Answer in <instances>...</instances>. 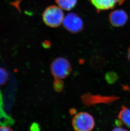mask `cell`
<instances>
[{"label":"cell","instance_id":"7a4b0ae2","mask_svg":"<svg viewBox=\"0 0 130 131\" xmlns=\"http://www.w3.org/2000/svg\"><path fill=\"white\" fill-rule=\"evenodd\" d=\"M72 125L75 131H89L93 129L95 123L91 115L83 112L75 114L72 119Z\"/></svg>","mask_w":130,"mask_h":131},{"label":"cell","instance_id":"6da1fadb","mask_svg":"<svg viewBox=\"0 0 130 131\" xmlns=\"http://www.w3.org/2000/svg\"><path fill=\"white\" fill-rule=\"evenodd\" d=\"M43 21L47 26L56 28L60 26L64 19V13L62 9L56 6H48L42 15Z\"/></svg>","mask_w":130,"mask_h":131},{"label":"cell","instance_id":"30bf717a","mask_svg":"<svg viewBox=\"0 0 130 131\" xmlns=\"http://www.w3.org/2000/svg\"><path fill=\"white\" fill-rule=\"evenodd\" d=\"M59 7L63 10L69 11L75 7L77 0H55Z\"/></svg>","mask_w":130,"mask_h":131},{"label":"cell","instance_id":"e0dca14e","mask_svg":"<svg viewBox=\"0 0 130 131\" xmlns=\"http://www.w3.org/2000/svg\"><path fill=\"white\" fill-rule=\"evenodd\" d=\"M44 47H45L46 48H48L50 46V43H49V42H46L45 43V45H44Z\"/></svg>","mask_w":130,"mask_h":131},{"label":"cell","instance_id":"8992f818","mask_svg":"<svg viewBox=\"0 0 130 131\" xmlns=\"http://www.w3.org/2000/svg\"><path fill=\"white\" fill-rule=\"evenodd\" d=\"M128 19V16L126 13L121 9L114 10L112 12L109 16V23L114 27L124 26Z\"/></svg>","mask_w":130,"mask_h":131},{"label":"cell","instance_id":"ba28073f","mask_svg":"<svg viewBox=\"0 0 130 131\" xmlns=\"http://www.w3.org/2000/svg\"><path fill=\"white\" fill-rule=\"evenodd\" d=\"M13 120L8 116L4 111L3 108L2 94L0 92V124L1 126H8L13 123Z\"/></svg>","mask_w":130,"mask_h":131},{"label":"cell","instance_id":"7c38bea8","mask_svg":"<svg viewBox=\"0 0 130 131\" xmlns=\"http://www.w3.org/2000/svg\"><path fill=\"white\" fill-rule=\"evenodd\" d=\"M8 79V74L6 70L0 67V85L5 84Z\"/></svg>","mask_w":130,"mask_h":131},{"label":"cell","instance_id":"9a60e30c","mask_svg":"<svg viewBox=\"0 0 130 131\" xmlns=\"http://www.w3.org/2000/svg\"><path fill=\"white\" fill-rule=\"evenodd\" d=\"M116 125L118 126H121L123 124V121L121 120L118 118V120H116L115 121Z\"/></svg>","mask_w":130,"mask_h":131},{"label":"cell","instance_id":"4fadbf2b","mask_svg":"<svg viewBox=\"0 0 130 131\" xmlns=\"http://www.w3.org/2000/svg\"><path fill=\"white\" fill-rule=\"evenodd\" d=\"M64 88V84L61 79H55L54 82V88L55 90L58 92H60Z\"/></svg>","mask_w":130,"mask_h":131},{"label":"cell","instance_id":"52a82bcc","mask_svg":"<svg viewBox=\"0 0 130 131\" xmlns=\"http://www.w3.org/2000/svg\"><path fill=\"white\" fill-rule=\"evenodd\" d=\"M99 11L113 9L118 5L123 4L124 0H89Z\"/></svg>","mask_w":130,"mask_h":131},{"label":"cell","instance_id":"5b68a950","mask_svg":"<svg viewBox=\"0 0 130 131\" xmlns=\"http://www.w3.org/2000/svg\"><path fill=\"white\" fill-rule=\"evenodd\" d=\"M63 24L65 29L71 33H77L83 29L82 20L74 13H70L66 15Z\"/></svg>","mask_w":130,"mask_h":131},{"label":"cell","instance_id":"3957f363","mask_svg":"<svg viewBox=\"0 0 130 131\" xmlns=\"http://www.w3.org/2000/svg\"><path fill=\"white\" fill-rule=\"evenodd\" d=\"M50 70L55 79H62L69 76L71 72V67L67 59L63 57H58L52 62Z\"/></svg>","mask_w":130,"mask_h":131},{"label":"cell","instance_id":"9c48e42d","mask_svg":"<svg viewBox=\"0 0 130 131\" xmlns=\"http://www.w3.org/2000/svg\"><path fill=\"white\" fill-rule=\"evenodd\" d=\"M118 117L123 121V124L130 128V109L126 106H122Z\"/></svg>","mask_w":130,"mask_h":131},{"label":"cell","instance_id":"ac0fdd59","mask_svg":"<svg viewBox=\"0 0 130 131\" xmlns=\"http://www.w3.org/2000/svg\"><path fill=\"white\" fill-rule=\"evenodd\" d=\"M127 56H128V59L129 61L130 62V46L129 47L128 49V54H127Z\"/></svg>","mask_w":130,"mask_h":131},{"label":"cell","instance_id":"5bb4252c","mask_svg":"<svg viewBox=\"0 0 130 131\" xmlns=\"http://www.w3.org/2000/svg\"><path fill=\"white\" fill-rule=\"evenodd\" d=\"M12 129L7 126H1L0 131H12Z\"/></svg>","mask_w":130,"mask_h":131},{"label":"cell","instance_id":"2e32d148","mask_svg":"<svg viewBox=\"0 0 130 131\" xmlns=\"http://www.w3.org/2000/svg\"><path fill=\"white\" fill-rule=\"evenodd\" d=\"M114 131H127L126 129L122 128L121 126H118L113 129Z\"/></svg>","mask_w":130,"mask_h":131},{"label":"cell","instance_id":"8fae6325","mask_svg":"<svg viewBox=\"0 0 130 131\" xmlns=\"http://www.w3.org/2000/svg\"><path fill=\"white\" fill-rule=\"evenodd\" d=\"M106 80L109 84H113L117 80L118 76L115 73L110 72L106 74Z\"/></svg>","mask_w":130,"mask_h":131},{"label":"cell","instance_id":"277c9868","mask_svg":"<svg viewBox=\"0 0 130 131\" xmlns=\"http://www.w3.org/2000/svg\"><path fill=\"white\" fill-rule=\"evenodd\" d=\"M119 99V97L114 95L104 96L100 95H94L90 93L83 94L81 97L82 103L87 106L98 104H111Z\"/></svg>","mask_w":130,"mask_h":131}]
</instances>
